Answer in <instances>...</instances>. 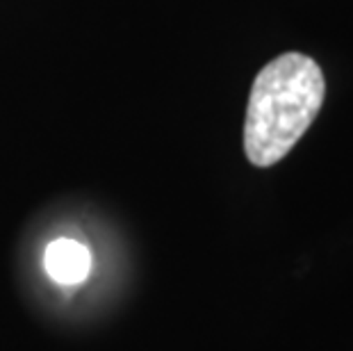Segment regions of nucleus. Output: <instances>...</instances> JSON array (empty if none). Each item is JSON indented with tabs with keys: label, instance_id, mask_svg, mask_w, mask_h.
<instances>
[{
	"label": "nucleus",
	"instance_id": "2",
	"mask_svg": "<svg viewBox=\"0 0 353 351\" xmlns=\"http://www.w3.org/2000/svg\"><path fill=\"white\" fill-rule=\"evenodd\" d=\"M43 267L52 281L62 283V285H76L92 272V251L78 240L59 237L46 246Z\"/></svg>",
	"mask_w": 353,
	"mask_h": 351
},
{
	"label": "nucleus",
	"instance_id": "1",
	"mask_svg": "<svg viewBox=\"0 0 353 351\" xmlns=\"http://www.w3.org/2000/svg\"><path fill=\"white\" fill-rule=\"evenodd\" d=\"M326 96L319 64L303 53L272 59L253 80L244 123V151L255 167L288 155L317 119Z\"/></svg>",
	"mask_w": 353,
	"mask_h": 351
}]
</instances>
